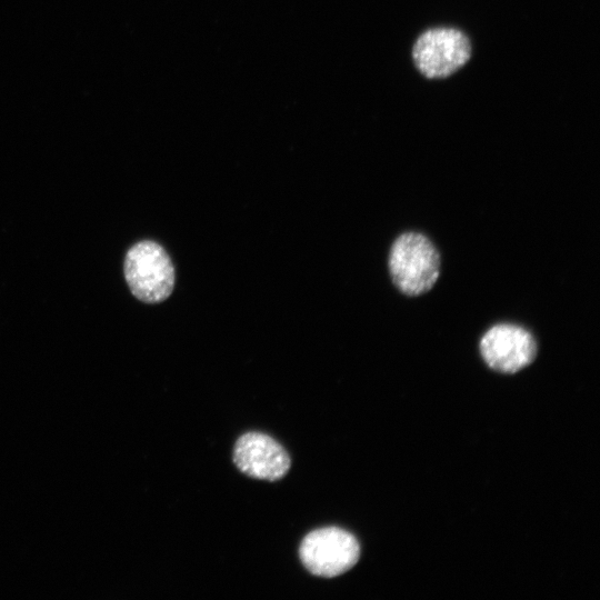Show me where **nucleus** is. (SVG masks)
<instances>
[{
  "label": "nucleus",
  "instance_id": "obj_5",
  "mask_svg": "<svg viewBox=\"0 0 600 600\" xmlns=\"http://www.w3.org/2000/svg\"><path fill=\"white\" fill-rule=\"evenodd\" d=\"M484 362L502 373H514L528 367L537 356V342L523 327L498 323L489 328L480 340Z\"/></svg>",
  "mask_w": 600,
  "mask_h": 600
},
{
  "label": "nucleus",
  "instance_id": "obj_2",
  "mask_svg": "<svg viewBox=\"0 0 600 600\" xmlns=\"http://www.w3.org/2000/svg\"><path fill=\"white\" fill-rule=\"evenodd\" d=\"M471 56L472 44L467 33L449 26L420 32L411 48L413 67L428 80L454 74L470 61Z\"/></svg>",
  "mask_w": 600,
  "mask_h": 600
},
{
  "label": "nucleus",
  "instance_id": "obj_1",
  "mask_svg": "<svg viewBox=\"0 0 600 600\" xmlns=\"http://www.w3.org/2000/svg\"><path fill=\"white\" fill-rule=\"evenodd\" d=\"M394 286L407 296L429 291L440 274V256L431 240L419 232H404L392 243L388 259Z\"/></svg>",
  "mask_w": 600,
  "mask_h": 600
},
{
  "label": "nucleus",
  "instance_id": "obj_6",
  "mask_svg": "<svg viewBox=\"0 0 600 600\" xmlns=\"http://www.w3.org/2000/svg\"><path fill=\"white\" fill-rule=\"evenodd\" d=\"M233 462L246 476L277 481L290 469L286 449L271 437L260 432L242 434L234 444Z\"/></svg>",
  "mask_w": 600,
  "mask_h": 600
},
{
  "label": "nucleus",
  "instance_id": "obj_4",
  "mask_svg": "<svg viewBox=\"0 0 600 600\" xmlns=\"http://www.w3.org/2000/svg\"><path fill=\"white\" fill-rule=\"evenodd\" d=\"M299 557L312 574L333 578L349 571L358 562L360 546L357 539L343 529L321 528L303 538Z\"/></svg>",
  "mask_w": 600,
  "mask_h": 600
},
{
  "label": "nucleus",
  "instance_id": "obj_3",
  "mask_svg": "<svg viewBox=\"0 0 600 600\" xmlns=\"http://www.w3.org/2000/svg\"><path fill=\"white\" fill-rule=\"evenodd\" d=\"M123 271L131 293L142 302H162L173 290L172 261L156 241L142 240L133 244L126 254Z\"/></svg>",
  "mask_w": 600,
  "mask_h": 600
}]
</instances>
